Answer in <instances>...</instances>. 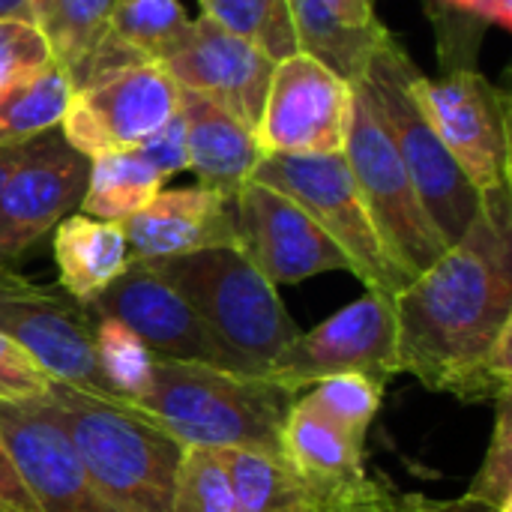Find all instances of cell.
<instances>
[{
	"label": "cell",
	"mask_w": 512,
	"mask_h": 512,
	"mask_svg": "<svg viewBox=\"0 0 512 512\" xmlns=\"http://www.w3.org/2000/svg\"><path fill=\"white\" fill-rule=\"evenodd\" d=\"M399 375L459 402L512 393L510 189L486 192L465 237L396 297Z\"/></svg>",
	"instance_id": "obj_1"
},
{
	"label": "cell",
	"mask_w": 512,
	"mask_h": 512,
	"mask_svg": "<svg viewBox=\"0 0 512 512\" xmlns=\"http://www.w3.org/2000/svg\"><path fill=\"white\" fill-rule=\"evenodd\" d=\"M294 399L267 375L156 357L147 390L129 408L183 447L282 453Z\"/></svg>",
	"instance_id": "obj_2"
},
{
	"label": "cell",
	"mask_w": 512,
	"mask_h": 512,
	"mask_svg": "<svg viewBox=\"0 0 512 512\" xmlns=\"http://www.w3.org/2000/svg\"><path fill=\"white\" fill-rule=\"evenodd\" d=\"M96 489L117 512H168L183 444L135 408L54 381L42 399Z\"/></svg>",
	"instance_id": "obj_3"
},
{
	"label": "cell",
	"mask_w": 512,
	"mask_h": 512,
	"mask_svg": "<svg viewBox=\"0 0 512 512\" xmlns=\"http://www.w3.org/2000/svg\"><path fill=\"white\" fill-rule=\"evenodd\" d=\"M144 264L162 273L186 297L228 366L237 372L267 375L273 360L300 333L276 285L240 252V246H213Z\"/></svg>",
	"instance_id": "obj_4"
},
{
	"label": "cell",
	"mask_w": 512,
	"mask_h": 512,
	"mask_svg": "<svg viewBox=\"0 0 512 512\" xmlns=\"http://www.w3.org/2000/svg\"><path fill=\"white\" fill-rule=\"evenodd\" d=\"M411 57L399 48L393 33L369 57L363 84L378 108L390 141L408 168V177L420 195L423 210L444 237L447 246L459 243L483 207V195L462 174L456 159L447 153L420 105L411 99L408 81L414 75Z\"/></svg>",
	"instance_id": "obj_5"
},
{
	"label": "cell",
	"mask_w": 512,
	"mask_h": 512,
	"mask_svg": "<svg viewBox=\"0 0 512 512\" xmlns=\"http://www.w3.org/2000/svg\"><path fill=\"white\" fill-rule=\"evenodd\" d=\"M342 156L387 255L408 282L417 279L450 246L423 210L408 168L402 165L363 78L354 84V108Z\"/></svg>",
	"instance_id": "obj_6"
},
{
	"label": "cell",
	"mask_w": 512,
	"mask_h": 512,
	"mask_svg": "<svg viewBox=\"0 0 512 512\" xmlns=\"http://www.w3.org/2000/svg\"><path fill=\"white\" fill-rule=\"evenodd\" d=\"M252 180L288 195L297 207H303L339 246V252L348 258L351 273L366 285V291L396 297L408 285V279L387 255L342 153H264V159L252 171Z\"/></svg>",
	"instance_id": "obj_7"
},
{
	"label": "cell",
	"mask_w": 512,
	"mask_h": 512,
	"mask_svg": "<svg viewBox=\"0 0 512 512\" xmlns=\"http://www.w3.org/2000/svg\"><path fill=\"white\" fill-rule=\"evenodd\" d=\"M408 90L480 195L510 189V96L501 87L477 69H450L444 78L414 69Z\"/></svg>",
	"instance_id": "obj_8"
},
{
	"label": "cell",
	"mask_w": 512,
	"mask_h": 512,
	"mask_svg": "<svg viewBox=\"0 0 512 512\" xmlns=\"http://www.w3.org/2000/svg\"><path fill=\"white\" fill-rule=\"evenodd\" d=\"M345 372H363L381 381L399 375L396 309L390 294L366 291L318 327L297 333L273 360L267 378L300 396L312 384Z\"/></svg>",
	"instance_id": "obj_9"
},
{
	"label": "cell",
	"mask_w": 512,
	"mask_h": 512,
	"mask_svg": "<svg viewBox=\"0 0 512 512\" xmlns=\"http://www.w3.org/2000/svg\"><path fill=\"white\" fill-rule=\"evenodd\" d=\"M0 333L30 351L54 381L117 402L93 357V321L60 288L0 267Z\"/></svg>",
	"instance_id": "obj_10"
},
{
	"label": "cell",
	"mask_w": 512,
	"mask_h": 512,
	"mask_svg": "<svg viewBox=\"0 0 512 512\" xmlns=\"http://www.w3.org/2000/svg\"><path fill=\"white\" fill-rule=\"evenodd\" d=\"M354 108V84L309 54H291L273 66L258 117L264 153L324 156L342 153Z\"/></svg>",
	"instance_id": "obj_11"
},
{
	"label": "cell",
	"mask_w": 512,
	"mask_h": 512,
	"mask_svg": "<svg viewBox=\"0 0 512 512\" xmlns=\"http://www.w3.org/2000/svg\"><path fill=\"white\" fill-rule=\"evenodd\" d=\"M180 111V87L156 66L123 69L75 90L60 120L63 141L87 159L135 150Z\"/></svg>",
	"instance_id": "obj_12"
},
{
	"label": "cell",
	"mask_w": 512,
	"mask_h": 512,
	"mask_svg": "<svg viewBox=\"0 0 512 512\" xmlns=\"http://www.w3.org/2000/svg\"><path fill=\"white\" fill-rule=\"evenodd\" d=\"M90 159L72 150L60 132L24 144L21 159L0 189V267H12L60 219L81 207Z\"/></svg>",
	"instance_id": "obj_13"
},
{
	"label": "cell",
	"mask_w": 512,
	"mask_h": 512,
	"mask_svg": "<svg viewBox=\"0 0 512 512\" xmlns=\"http://www.w3.org/2000/svg\"><path fill=\"white\" fill-rule=\"evenodd\" d=\"M234 225L240 252L279 288L321 273L348 270V258L318 228V222L288 195L249 180L234 195Z\"/></svg>",
	"instance_id": "obj_14"
},
{
	"label": "cell",
	"mask_w": 512,
	"mask_h": 512,
	"mask_svg": "<svg viewBox=\"0 0 512 512\" xmlns=\"http://www.w3.org/2000/svg\"><path fill=\"white\" fill-rule=\"evenodd\" d=\"M0 444L36 512H117L39 402H0Z\"/></svg>",
	"instance_id": "obj_15"
},
{
	"label": "cell",
	"mask_w": 512,
	"mask_h": 512,
	"mask_svg": "<svg viewBox=\"0 0 512 512\" xmlns=\"http://www.w3.org/2000/svg\"><path fill=\"white\" fill-rule=\"evenodd\" d=\"M84 309L90 318L123 321L159 360L231 369L186 297L144 261H132L126 273Z\"/></svg>",
	"instance_id": "obj_16"
},
{
	"label": "cell",
	"mask_w": 512,
	"mask_h": 512,
	"mask_svg": "<svg viewBox=\"0 0 512 512\" xmlns=\"http://www.w3.org/2000/svg\"><path fill=\"white\" fill-rule=\"evenodd\" d=\"M177 87L201 93L231 111L252 132L264 108L276 60L246 39L222 30L207 15L192 18L189 39L159 63Z\"/></svg>",
	"instance_id": "obj_17"
},
{
	"label": "cell",
	"mask_w": 512,
	"mask_h": 512,
	"mask_svg": "<svg viewBox=\"0 0 512 512\" xmlns=\"http://www.w3.org/2000/svg\"><path fill=\"white\" fill-rule=\"evenodd\" d=\"M132 261H165L213 246H237L234 201L213 189H162L123 222Z\"/></svg>",
	"instance_id": "obj_18"
},
{
	"label": "cell",
	"mask_w": 512,
	"mask_h": 512,
	"mask_svg": "<svg viewBox=\"0 0 512 512\" xmlns=\"http://www.w3.org/2000/svg\"><path fill=\"white\" fill-rule=\"evenodd\" d=\"M282 456L339 510L381 489V483H375L366 471L363 444L330 423L303 396L294 399L285 417Z\"/></svg>",
	"instance_id": "obj_19"
},
{
	"label": "cell",
	"mask_w": 512,
	"mask_h": 512,
	"mask_svg": "<svg viewBox=\"0 0 512 512\" xmlns=\"http://www.w3.org/2000/svg\"><path fill=\"white\" fill-rule=\"evenodd\" d=\"M180 114L186 123L189 171L198 177V186L234 201V195L252 180V171L264 159L258 135L213 99L183 87Z\"/></svg>",
	"instance_id": "obj_20"
},
{
	"label": "cell",
	"mask_w": 512,
	"mask_h": 512,
	"mask_svg": "<svg viewBox=\"0 0 512 512\" xmlns=\"http://www.w3.org/2000/svg\"><path fill=\"white\" fill-rule=\"evenodd\" d=\"M51 252L60 291L81 306L96 300L132 264L123 225L84 213H69L54 225Z\"/></svg>",
	"instance_id": "obj_21"
},
{
	"label": "cell",
	"mask_w": 512,
	"mask_h": 512,
	"mask_svg": "<svg viewBox=\"0 0 512 512\" xmlns=\"http://www.w3.org/2000/svg\"><path fill=\"white\" fill-rule=\"evenodd\" d=\"M228 468L234 512H339L309 486L282 453L219 450Z\"/></svg>",
	"instance_id": "obj_22"
},
{
	"label": "cell",
	"mask_w": 512,
	"mask_h": 512,
	"mask_svg": "<svg viewBox=\"0 0 512 512\" xmlns=\"http://www.w3.org/2000/svg\"><path fill=\"white\" fill-rule=\"evenodd\" d=\"M297 51L321 60L339 78L357 84L366 75L369 57L390 36L384 24L375 27H348L342 24L324 0H288Z\"/></svg>",
	"instance_id": "obj_23"
},
{
	"label": "cell",
	"mask_w": 512,
	"mask_h": 512,
	"mask_svg": "<svg viewBox=\"0 0 512 512\" xmlns=\"http://www.w3.org/2000/svg\"><path fill=\"white\" fill-rule=\"evenodd\" d=\"M162 186L165 180L135 150L105 153L90 159V177L78 213L123 225L141 213Z\"/></svg>",
	"instance_id": "obj_24"
},
{
	"label": "cell",
	"mask_w": 512,
	"mask_h": 512,
	"mask_svg": "<svg viewBox=\"0 0 512 512\" xmlns=\"http://www.w3.org/2000/svg\"><path fill=\"white\" fill-rule=\"evenodd\" d=\"M192 33V18L180 0H117L108 36L138 63L168 60Z\"/></svg>",
	"instance_id": "obj_25"
},
{
	"label": "cell",
	"mask_w": 512,
	"mask_h": 512,
	"mask_svg": "<svg viewBox=\"0 0 512 512\" xmlns=\"http://www.w3.org/2000/svg\"><path fill=\"white\" fill-rule=\"evenodd\" d=\"M75 87L57 60L36 78L0 87V144L39 138L60 126Z\"/></svg>",
	"instance_id": "obj_26"
},
{
	"label": "cell",
	"mask_w": 512,
	"mask_h": 512,
	"mask_svg": "<svg viewBox=\"0 0 512 512\" xmlns=\"http://www.w3.org/2000/svg\"><path fill=\"white\" fill-rule=\"evenodd\" d=\"M201 15L261 48L276 63L297 54L288 0H198Z\"/></svg>",
	"instance_id": "obj_27"
},
{
	"label": "cell",
	"mask_w": 512,
	"mask_h": 512,
	"mask_svg": "<svg viewBox=\"0 0 512 512\" xmlns=\"http://www.w3.org/2000/svg\"><path fill=\"white\" fill-rule=\"evenodd\" d=\"M93 321V357L102 381L117 402H135L153 375L156 354L117 318H90Z\"/></svg>",
	"instance_id": "obj_28"
},
{
	"label": "cell",
	"mask_w": 512,
	"mask_h": 512,
	"mask_svg": "<svg viewBox=\"0 0 512 512\" xmlns=\"http://www.w3.org/2000/svg\"><path fill=\"white\" fill-rule=\"evenodd\" d=\"M387 381L363 372H345L330 375L318 384H312L306 393H300L315 411H321L330 423H336L342 432H348L354 441L366 444V435L381 411Z\"/></svg>",
	"instance_id": "obj_29"
},
{
	"label": "cell",
	"mask_w": 512,
	"mask_h": 512,
	"mask_svg": "<svg viewBox=\"0 0 512 512\" xmlns=\"http://www.w3.org/2000/svg\"><path fill=\"white\" fill-rule=\"evenodd\" d=\"M117 0H54L48 18L39 24L51 42L54 60L75 69L105 36Z\"/></svg>",
	"instance_id": "obj_30"
},
{
	"label": "cell",
	"mask_w": 512,
	"mask_h": 512,
	"mask_svg": "<svg viewBox=\"0 0 512 512\" xmlns=\"http://www.w3.org/2000/svg\"><path fill=\"white\" fill-rule=\"evenodd\" d=\"M168 512H234L231 480L219 450H207V447L183 450Z\"/></svg>",
	"instance_id": "obj_31"
},
{
	"label": "cell",
	"mask_w": 512,
	"mask_h": 512,
	"mask_svg": "<svg viewBox=\"0 0 512 512\" xmlns=\"http://www.w3.org/2000/svg\"><path fill=\"white\" fill-rule=\"evenodd\" d=\"M465 507L486 512H512V414L510 393L495 402V429L489 450L468 492L459 498Z\"/></svg>",
	"instance_id": "obj_32"
},
{
	"label": "cell",
	"mask_w": 512,
	"mask_h": 512,
	"mask_svg": "<svg viewBox=\"0 0 512 512\" xmlns=\"http://www.w3.org/2000/svg\"><path fill=\"white\" fill-rule=\"evenodd\" d=\"M54 63L51 42L36 21L0 18V87L24 84Z\"/></svg>",
	"instance_id": "obj_33"
},
{
	"label": "cell",
	"mask_w": 512,
	"mask_h": 512,
	"mask_svg": "<svg viewBox=\"0 0 512 512\" xmlns=\"http://www.w3.org/2000/svg\"><path fill=\"white\" fill-rule=\"evenodd\" d=\"M51 384L54 378L36 357L0 333V402H39L48 396Z\"/></svg>",
	"instance_id": "obj_34"
},
{
	"label": "cell",
	"mask_w": 512,
	"mask_h": 512,
	"mask_svg": "<svg viewBox=\"0 0 512 512\" xmlns=\"http://www.w3.org/2000/svg\"><path fill=\"white\" fill-rule=\"evenodd\" d=\"M135 153L162 177H174L180 171H189V150H186V123L177 111L162 129H156L144 144L135 147Z\"/></svg>",
	"instance_id": "obj_35"
},
{
	"label": "cell",
	"mask_w": 512,
	"mask_h": 512,
	"mask_svg": "<svg viewBox=\"0 0 512 512\" xmlns=\"http://www.w3.org/2000/svg\"><path fill=\"white\" fill-rule=\"evenodd\" d=\"M429 12L435 15V24L444 18H459L465 24H495V27H512V0H426Z\"/></svg>",
	"instance_id": "obj_36"
},
{
	"label": "cell",
	"mask_w": 512,
	"mask_h": 512,
	"mask_svg": "<svg viewBox=\"0 0 512 512\" xmlns=\"http://www.w3.org/2000/svg\"><path fill=\"white\" fill-rule=\"evenodd\" d=\"M0 512H36L3 444H0Z\"/></svg>",
	"instance_id": "obj_37"
},
{
	"label": "cell",
	"mask_w": 512,
	"mask_h": 512,
	"mask_svg": "<svg viewBox=\"0 0 512 512\" xmlns=\"http://www.w3.org/2000/svg\"><path fill=\"white\" fill-rule=\"evenodd\" d=\"M390 512H486L477 507H465L459 501H435L426 495H393L390 492Z\"/></svg>",
	"instance_id": "obj_38"
},
{
	"label": "cell",
	"mask_w": 512,
	"mask_h": 512,
	"mask_svg": "<svg viewBox=\"0 0 512 512\" xmlns=\"http://www.w3.org/2000/svg\"><path fill=\"white\" fill-rule=\"evenodd\" d=\"M339 512H390V492L381 486L378 492H372V495H366V498L348 504L345 510Z\"/></svg>",
	"instance_id": "obj_39"
},
{
	"label": "cell",
	"mask_w": 512,
	"mask_h": 512,
	"mask_svg": "<svg viewBox=\"0 0 512 512\" xmlns=\"http://www.w3.org/2000/svg\"><path fill=\"white\" fill-rule=\"evenodd\" d=\"M24 144H27V141H18V144H0V189H3V183H6V177H9V171L15 168V162L21 159Z\"/></svg>",
	"instance_id": "obj_40"
},
{
	"label": "cell",
	"mask_w": 512,
	"mask_h": 512,
	"mask_svg": "<svg viewBox=\"0 0 512 512\" xmlns=\"http://www.w3.org/2000/svg\"><path fill=\"white\" fill-rule=\"evenodd\" d=\"M0 18H24L33 21L30 3L27 0H0Z\"/></svg>",
	"instance_id": "obj_41"
},
{
	"label": "cell",
	"mask_w": 512,
	"mask_h": 512,
	"mask_svg": "<svg viewBox=\"0 0 512 512\" xmlns=\"http://www.w3.org/2000/svg\"><path fill=\"white\" fill-rule=\"evenodd\" d=\"M27 3H30V12H33V21L36 24H42L48 18L51 6H54V0H27Z\"/></svg>",
	"instance_id": "obj_42"
}]
</instances>
